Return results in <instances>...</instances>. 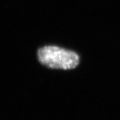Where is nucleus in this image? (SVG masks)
Returning a JSON list of instances; mask_svg holds the SVG:
<instances>
[{"mask_svg": "<svg viewBox=\"0 0 120 120\" xmlns=\"http://www.w3.org/2000/svg\"><path fill=\"white\" fill-rule=\"evenodd\" d=\"M39 62L48 68L72 69L79 63V56L75 52L56 45H47L38 50Z\"/></svg>", "mask_w": 120, "mask_h": 120, "instance_id": "obj_1", "label": "nucleus"}]
</instances>
